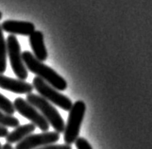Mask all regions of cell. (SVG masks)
<instances>
[{
  "label": "cell",
  "mask_w": 152,
  "mask_h": 149,
  "mask_svg": "<svg viewBox=\"0 0 152 149\" xmlns=\"http://www.w3.org/2000/svg\"><path fill=\"white\" fill-rule=\"evenodd\" d=\"M22 58L26 67L31 73L35 74L38 77L42 78L45 82H48L58 91H64V90H66L67 82L65 79L61 77L52 68L37 60L32 53H30L29 51H24L22 53Z\"/></svg>",
  "instance_id": "cell-1"
},
{
  "label": "cell",
  "mask_w": 152,
  "mask_h": 149,
  "mask_svg": "<svg viewBox=\"0 0 152 149\" xmlns=\"http://www.w3.org/2000/svg\"><path fill=\"white\" fill-rule=\"evenodd\" d=\"M27 101L32 106L37 109L42 113L48 124L53 127L54 130L58 133H62L65 129L64 121L62 117L59 113V111L56 110L55 107H53L50 102L45 99L43 96L35 93H28L27 95Z\"/></svg>",
  "instance_id": "cell-2"
},
{
  "label": "cell",
  "mask_w": 152,
  "mask_h": 149,
  "mask_svg": "<svg viewBox=\"0 0 152 149\" xmlns=\"http://www.w3.org/2000/svg\"><path fill=\"white\" fill-rule=\"evenodd\" d=\"M86 110V105L81 100L77 101L73 104L72 108L69 110L67 124L64 129V140L66 145H72L76 142L80 134L81 123L84 118Z\"/></svg>",
  "instance_id": "cell-3"
},
{
  "label": "cell",
  "mask_w": 152,
  "mask_h": 149,
  "mask_svg": "<svg viewBox=\"0 0 152 149\" xmlns=\"http://www.w3.org/2000/svg\"><path fill=\"white\" fill-rule=\"evenodd\" d=\"M32 85L34 89L39 93L41 96H43L50 103L60 107L65 111H69L72 108L73 103L70 98H68L66 95L61 93L58 90L53 88L48 82H45L42 78L35 77L33 78Z\"/></svg>",
  "instance_id": "cell-4"
},
{
  "label": "cell",
  "mask_w": 152,
  "mask_h": 149,
  "mask_svg": "<svg viewBox=\"0 0 152 149\" xmlns=\"http://www.w3.org/2000/svg\"><path fill=\"white\" fill-rule=\"evenodd\" d=\"M6 42H7L8 56L10 58V66L12 68V71L19 79L25 80V79H27L28 73L23 61L22 53H21V47L16 36L13 34L9 35Z\"/></svg>",
  "instance_id": "cell-5"
},
{
  "label": "cell",
  "mask_w": 152,
  "mask_h": 149,
  "mask_svg": "<svg viewBox=\"0 0 152 149\" xmlns=\"http://www.w3.org/2000/svg\"><path fill=\"white\" fill-rule=\"evenodd\" d=\"M13 106L17 112L29 120L35 126H38L43 132L48 131L50 126L48 122L42 115L40 111L34 106L29 104L27 100L23 99L22 97H17L14 100Z\"/></svg>",
  "instance_id": "cell-6"
},
{
  "label": "cell",
  "mask_w": 152,
  "mask_h": 149,
  "mask_svg": "<svg viewBox=\"0 0 152 149\" xmlns=\"http://www.w3.org/2000/svg\"><path fill=\"white\" fill-rule=\"evenodd\" d=\"M60 140V133L56 131H45L40 134H30L24 140L19 142L15 149H36L55 143Z\"/></svg>",
  "instance_id": "cell-7"
},
{
  "label": "cell",
  "mask_w": 152,
  "mask_h": 149,
  "mask_svg": "<svg viewBox=\"0 0 152 149\" xmlns=\"http://www.w3.org/2000/svg\"><path fill=\"white\" fill-rule=\"evenodd\" d=\"M0 88L19 94H28L32 93L34 90L32 84L26 82L25 80H21V79L6 77L3 74H0Z\"/></svg>",
  "instance_id": "cell-8"
},
{
  "label": "cell",
  "mask_w": 152,
  "mask_h": 149,
  "mask_svg": "<svg viewBox=\"0 0 152 149\" xmlns=\"http://www.w3.org/2000/svg\"><path fill=\"white\" fill-rule=\"evenodd\" d=\"M3 31H6L13 35H25L29 36L35 31L34 24L26 21H16V20H6L1 24Z\"/></svg>",
  "instance_id": "cell-9"
},
{
  "label": "cell",
  "mask_w": 152,
  "mask_h": 149,
  "mask_svg": "<svg viewBox=\"0 0 152 149\" xmlns=\"http://www.w3.org/2000/svg\"><path fill=\"white\" fill-rule=\"evenodd\" d=\"M29 44L33 51V55L37 60L42 62L48 60V54L45 45L44 34L42 31L35 30L32 34L29 35Z\"/></svg>",
  "instance_id": "cell-10"
},
{
  "label": "cell",
  "mask_w": 152,
  "mask_h": 149,
  "mask_svg": "<svg viewBox=\"0 0 152 149\" xmlns=\"http://www.w3.org/2000/svg\"><path fill=\"white\" fill-rule=\"evenodd\" d=\"M36 129V126L31 123V124H26L24 126H18L15 127V129L10 132L8 136L6 137V141L8 143H15L19 142L25 138L29 136L31 133H33Z\"/></svg>",
  "instance_id": "cell-11"
},
{
  "label": "cell",
  "mask_w": 152,
  "mask_h": 149,
  "mask_svg": "<svg viewBox=\"0 0 152 149\" xmlns=\"http://www.w3.org/2000/svg\"><path fill=\"white\" fill-rule=\"evenodd\" d=\"M7 42L5 40L3 29L0 25V74H3L7 68Z\"/></svg>",
  "instance_id": "cell-12"
},
{
  "label": "cell",
  "mask_w": 152,
  "mask_h": 149,
  "mask_svg": "<svg viewBox=\"0 0 152 149\" xmlns=\"http://www.w3.org/2000/svg\"><path fill=\"white\" fill-rule=\"evenodd\" d=\"M0 125L6 127H17L20 126L19 120L13 115H10L0 110Z\"/></svg>",
  "instance_id": "cell-13"
},
{
  "label": "cell",
  "mask_w": 152,
  "mask_h": 149,
  "mask_svg": "<svg viewBox=\"0 0 152 149\" xmlns=\"http://www.w3.org/2000/svg\"><path fill=\"white\" fill-rule=\"evenodd\" d=\"M0 110L10 115H13L16 111L14 109L13 103L6 96H4L2 93H0Z\"/></svg>",
  "instance_id": "cell-14"
},
{
  "label": "cell",
  "mask_w": 152,
  "mask_h": 149,
  "mask_svg": "<svg viewBox=\"0 0 152 149\" xmlns=\"http://www.w3.org/2000/svg\"><path fill=\"white\" fill-rule=\"evenodd\" d=\"M77 149H93L90 143L84 138H80L78 137L75 142Z\"/></svg>",
  "instance_id": "cell-15"
},
{
  "label": "cell",
  "mask_w": 152,
  "mask_h": 149,
  "mask_svg": "<svg viewBox=\"0 0 152 149\" xmlns=\"http://www.w3.org/2000/svg\"><path fill=\"white\" fill-rule=\"evenodd\" d=\"M36 149H72L71 145H55V143H52V145H48L43 147H39Z\"/></svg>",
  "instance_id": "cell-16"
},
{
  "label": "cell",
  "mask_w": 152,
  "mask_h": 149,
  "mask_svg": "<svg viewBox=\"0 0 152 149\" xmlns=\"http://www.w3.org/2000/svg\"><path fill=\"white\" fill-rule=\"evenodd\" d=\"M9 133L10 132L8 130V127L0 125V138H6Z\"/></svg>",
  "instance_id": "cell-17"
},
{
  "label": "cell",
  "mask_w": 152,
  "mask_h": 149,
  "mask_svg": "<svg viewBox=\"0 0 152 149\" xmlns=\"http://www.w3.org/2000/svg\"><path fill=\"white\" fill-rule=\"evenodd\" d=\"M3 149H14L13 147H12V145H10V143H5V145H3Z\"/></svg>",
  "instance_id": "cell-18"
},
{
  "label": "cell",
  "mask_w": 152,
  "mask_h": 149,
  "mask_svg": "<svg viewBox=\"0 0 152 149\" xmlns=\"http://www.w3.org/2000/svg\"><path fill=\"white\" fill-rule=\"evenodd\" d=\"M1 19H2V12H0V20H1Z\"/></svg>",
  "instance_id": "cell-19"
},
{
  "label": "cell",
  "mask_w": 152,
  "mask_h": 149,
  "mask_svg": "<svg viewBox=\"0 0 152 149\" xmlns=\"http://www.w3.org/2000/svg\"><path fill=\"white\" fill-rule=\"evenodd\" d=\"M0 149H3V146H1V142H0Z\"/></svg>",
  "instance_id": "cell-20"
}]
</instances>
